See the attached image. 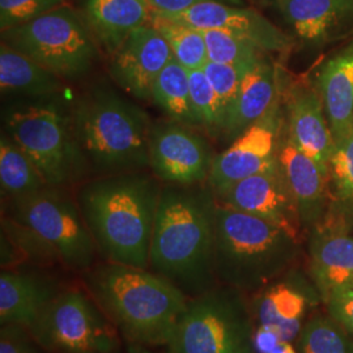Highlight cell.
Here are the masks:
<instances>
[{"instance_id": "obj_1", "label": "cell", "mask_w": 353, "mask_h": 353, "mask_svg": "<svg viewBox=\"0 0 353 353\" xmlns=\"http://www.w3.org/2000/svg\"><path fill=\"white\" fill-rule=\"evenodd\" d=\"M216 204L207 183H163L152 233L150 270L189 300L219 285L214 271Z\"/></svg>"}, {"instance_id": "obj_2", "label": "cell", "mask_w": 353, "mask_h": 353, "mask_svg": "<svg viewBox=\"0 0 353 353\" xmlns=\"http://www.w3.org/2000/svg\"><path fill=\"white\" fill-rule=\"evenodd\" d=\"M163 183L145 170L90 176L76 201L103 261L150 270V248Z\"/></svg>"}, {"instance_id": "obj_3", "label": "cell", "mask_w": 353, "mask_h": 353, "mask_svg": "<svg viewBox=\"0 0 353 353\" xmlns=\"http://www.w3.org/2000/svg\"><path fill=\"white\" fill-rule=\"evenodd\" d=\"M83 284L126 344L168 347L189 299L151 270L96 263Z\"/></svg>"}, {"instance_id": "obj_4", "label": "cell", "mask_w": 353, "mask_h": 353, "mask_svg": "<svg viewBox=\"0 0 353 353\" xmlns=\"http://www.w3.org/2000/svg\"><path fill=\"white\" fill-rule=\"evenodd\" d=\"M72 117L89 178L150 169L153 122L138 103L97 83L72 101Z\"/></svg>"}, {"instance_id": "obj_5", "label": "cell", "mask_w": 353, "mask_h": 353, "mask_svg": "<svg viewBox=\"0 0 353 353\" xmlns=\"http://www.w3.org/2000/svg\"><path fill=\"white\" fill-rule=\"evenodd\" d=\"M296 243L267 220L216 204L214 271L223 285L245 290L263 287L288 265Z\"/></svg>"}, {"instance_id": "obj_6", "label": "cell", "mask_w": 353, "mask_h": 353, "mask_svg": "<svg viewBox=\"0 0 353 353\" xmlns=\"http://www.w3.org/2000/svg\"><path fill=\"white\" fill-rule=\"evenodd\" d=\"M3 132L26 152L52 188L68 189L89 176L64 96L23 100L3 110Z\"/></svg>"}, {"instance_id": "obj_7", "label": "cell", "mask_w": 353, "mask_h": 353, "mask_svg": "<svg viewBox=\"0 0 353 353\" xmlns=\"http://www.w3.org/2000/svg\"><path fill=\"white\" fill-rule=\"evenodd\" d=\"M1 42L67 83L80 81L92 74L102 52L83 14L67 4L3 30Z\"/></svg>"}, {"instance_id": "obj_8", "label": "cell", "mask_w": 353, "mask_h": 353, "mask_svg": "<svg viewBox=\"0 0 353 353\" xmlns=\"http://www.w3.org/2000/svg\"><path fill=\"white\" fill-rule=\"evenodd\" d=\"M1 202V216L34 232L58 254L65 270L84 274L96 265V243L68 189L49 186Z\"/></svg>"}, {"instance_id": "obj_9", "label": "cell", "mask_w": 353, "mask_h": 353, "mask_svg": "<svg viewBox=\"0 0 353 353\" xmlns=\"http://www.w3.org/2000/svg\"><path fill=\"white\" fill-rule=\"evenodd\" d=\"M227 285L190 299L166 353H254L246 309Z\"/></svg>"}, {"instance_id": "obj_10", "label": "cell", "mask_w": 353, "mask_h": 353, "mask_svg": "<svg viewBox=\"0 0 353 353\" xmlns=\"http://www.w3.org/2000/svg\"><path fill=\"white\" fill-rule=\"evenodd\" d=\"M28 328L49 353H106L122 347L117 328L87 290L64 288Z\"/></svg>"}, {"instance_id": "obj_11", "label": "cell", "mask_w": 353, "mask_h": 353, "mask_svg": "<svg viewBox=\"0 0 353 353\" xmlns=\"http://www.w3.org/2000/svg\"><path fill=\"white\" fill-rule=\"evenodd\" d=\"M210 143L194 127L176 122L153 123L150 170L164 185L207 183L214 159Z\"/></svg>"}, {"instance_id": "obj_12", "label": "cell", "mask_w": 353, "mask_h": 353, "mask_svg": "<svg viewBox=\"0 0 353 353\" xmlns=\"http://www.w3.org/2000/svg\"><path fill=\"white\" fill-rule=\"evenodd\" d=\"M280 101L263 119L234 140L225 151L214 156L207 179V185L214 196L242 179L278 164L280 131H283Z\"/></svg>"}, {"instance_id": "obj_13", "label": "cell", "mask_w": 353, "mask_h": 353, "mask_svg": "<svg viewBox=\"0 0 353 353\" xmlns=\"http://www.w3.org/2000/svg\"><path fill=\"white\" fill-rule=\"evenodd\" d=\"M214 198L230 208L258 216L278 225L299 242L301 214L279 163L232 185Z\"/></svg>"}, {"instance_id": "obj_14", "label": "cell", "mask_w": 353, "mask_h": 353, "mask_svg": "<svg viewBox=\"0 0 353 353\" xmlns=\"http://www.w3.org/2000/svg\"><path fill=\"white\" fill-rule=\"evenodd\" d=\"M152 13L201 30H224L252 41L265 52H285L292 48V39L288 34L259 11L249 7L223 1H207L183 12Z\"/></svg>"}, {"instance_id": "obj_15", "label": "cell", "mask_w": 353, "mask_h": 353, "mask_svg": "<svg viewBox=\"0 0 353 353\" xmlns=\"http://www.w3.org/2000/svg\"><path fill=\"white\" fill-rule=\"evenodd\" d=\"M173 54L152 23L135 29L109 58V74L115 85L138 100H151L156 79Z\"/></svg>"}, {"instance_id": "obj_16", "label": "cell", "mask_w": 353, "mask_h": 353, "mask_svg": "<svg viewBox=\"0 0 353 353\" xmlns=\"http://www.w3.org/2000/svg\"><path fill=\"white\" fill-rule=\"evenodd\" d=\"M288 110V138L305 154L318 164L330 168L335 151L327 115L318 84L309 79L290 84L285 93Z\"/></svg>"}, {"instance_id": "obj_17", "label": "cell", "mask_w": 353, "mask_h": 353, "mask_svg": "<svg viewBox=\"0 0 353 353\" xmlns=\"http://www.w3.org/2000/svg\"><path fill=\"white\" fill-rule=\"evenodd\" d=\"M280 100L278 67L265 57L243 76L237 96L225 113L221 135L233 143L263 119Z\"/></svg>"}, {"instance_id": "obj_18", "label": "cell", "mask_w": 353, "mask_h": 353, "mask_svg": "<svg viewBox=\"0 0 353 353\" xmlns=\"http://www.w3.org/2000/svg\"><path fill=\"white\" fill-rule=\"evenodd\" d=\"M294 36L310 45L353 28V0H274Z\"/></svg>"}, {"instance_id": "obj_19", "label": "cell", "mask_w": 353, "mask_h": 353, "mask_svg": "<svg viewBox=\"0 0 353 353\" xmlns=\"http://www.w3.org/2000/svg\"><path fill=\"white\" fill-rule=\"evenodd\" d=\"M64 288L49 275L23 270H1L0 323L29 327L41 310Z\"/></svg>"}, {"instance_id": "obj_20", "label": "cell", "mask_w": 353, "mask_h": 353, "mask_svg": "<svg viewBox=\"0 0 353 353\" xmlns=\"http://www.w3.org/2000/svg\"><path fill=\"white\" fill-rule=\"evenodd\" d=\"M83 17L99 48L110 58L135 29L151 23L152 8L147 0H87Z\"/></svg>"}, {"instance_id": "obj_21", "label": "cell", "mask_w": 353, "mask_h": 353, "mask_svg": "<svg viewBox=\"0 0 353 353\" xmlns=\"http://www.w3.org/2000/svg\"><path fill=\"white\" fill-rule=\"evenodd\" d=\"M68 83L10 45H0L1 97L42 100L64 96Z\"/></svg>"}, {"instance_id": "obj_22", "label": "cell", "mask_w": 353, "mask_h": 353, "mask_svg": "<svg viewBox=\"0 0 353 353\" xmlns=\"http://www.w3.org/2000/svg\"><path fill=\"white\" fill-rule=\"evenodd\" d=\"M316 84L338 145L353 131V39L322 67Z\"/></svg>"}, {"instance_id": "obj_23", "label": "cell", "mask_w": 353, "mask_h": 353, "mask_svg": "<svg viewBox=\"0 0 353 353\" xmlns=\"http://www.w3.org/2000/svg\"><path fill=\"white\" fill-rule=\"evenodd\" d=\"M279 164L297 203L303 221H310L319 214L325 202L331 179L330 168L300 151L287 137L280 143Z\"/></svg>"}, {"instance_id": "obj_24", "label": "cell", "mask_w": 353, "mask_h": 353, "mask_svg": "<svg viewBox=\"0 0 353 353\" xmlns=\"http://www.w3.org/2000/svg\"><path fill=\"white\" fill-rule=\"evenodd\" d=\"M313 272L326 297L353 287V239L341 232H322L313 242Z\"/></svg>"}, {"instance_id": "obj_25", "label": "cell", "mask_w": 353, "mask_h": 353, "mask_svg": "<svg viewBox=\"0 0 353 353\" xmlns=\"http://www.w3.org/2000/svg\"><path fill=\"white\" fill-rule=\"evenodd\" d=\"M306 300L299 290L285 283H279L265 290L256 301L259 326L272 328L283 341H292L301 327Z\"/></svg>"}, {"instance_id": "obj_26", "label": "cell", "mask_w": 353, "mask_h": 353, "mask_svg": "<svg viewBox=\"0 0 353 353\" xmlns=\"http://www.w3.org/2000/svg\"><path fill=\"white\" fill-rule=\"evenodd\" d=\"M50 185L36 164L6 132L0 137V190L1 201L24 196Z\"/></svg>"}, {"instance_id": "obj_27", "label": "cell", "mask_w": 353, "mask_h": 353, "mask_svg": "<svg viewBox=\"0 0 353 353\" xmlns=\"http://www.w3.org/2000/svg\"><path fill=\"white\" fill-rule=\"evenodd\" d=\"M189 74V70L173 58L156 79L151 101L170 119L191 127H201L191 105Z\"/></svg>"}, {"instance_id": "obj_28", "label": "cell", "mask_w": 353, "mask_h": 353, "mask_svg": "<svg viewBox=\"0 0 353 353\" xmlns=\"http://www.w3.org/2000/svg\"><path fill=\"white\" fill-rule=\"evenodd\" d=\"M151 23L168 42L173 58L189 71L203 70L208 62L204 33L194 26L166 20L152 13Z\"/></svg>"}, {"instance_id": "obj_29", "label": "cell", "mask_w": 353, "mask_h": 353, "mask_svg": "<svg viewBox=\"0 0 353 353\" xmlns=\"http://www.w3.org/2000/svg\"><path fill=\"white\" fill-rule=\"evenodd\" d=\"M208 61L214 63L252 65L265 58V51L252 41L219 29L203 30Z\"/></svg>"}, {"instance_id": "obj_30", "label": "cell", "mask_w": 353, "mask_h": 353, "mask_svg": "<svg viewBox=\"0 0 353 353\" xmlns=\"http://www.w3.org/2000/svg\"><path fill=\"white\" fill-rule=\"evenodd\" d=\"M190 96L199 125L207 134L217 138L223 134L224 112L203 70L190 71Z\"/></svg>"}, {"instance_id": "obj_31", "label": "cell", "mask_w": 353, "mask_h": 353, "mask_svg": "<svg viewBox=\"0 0 353 353\" xmlns=\"http://www.w3.org/2000/svg\"><path fill=\"white\" fill-rule=\"evenodd\" d=\"M250 67L252 65L214 63L210 61L203 67V72L207 76L210 84L212 85L214 93L220 101L221 109L224 112V118H225L228 108L237 96L243 76L249 71Z\"/></svg>"}, {"instance_id": "obj_32", "label": "cell", "mask_w": 353, "mask_h": 353, "mask_svg": "<svg viewBox=\"0 0 353 353\" xmlns=\"http://www.w3.org/2000/svg\"><path fill=\"white\" fill-rule=\"evenodd\" d=\"M303 353H350L339 328L326 319H314L303 330Z\"/></svg>"}, {"instance_id": "obj_33", "label": "cell", "mask_w": 353, "mask_h": 353, "mask_svg": "<svg viewBox=\"0 0 353 353\" xmlns=\"http://www.w3.org/2000/svg\"><path fill=\"white\" fill-rule=\"evenodd\" d=\"M63 4L64 0H0V29L26 24Z\"/></svg>"}, {"instance_id": "obj_34", "label": "cell", "mask_w": 353, "mask_h": 353, "mask_svg": "<svg viewBox=\"0 0 353 353\" xmlns=\"http://www.w3.org/2000/svg\"><path fill=\"white\" fill-rule=\"evenodd\" d=\"M330 174L339 198L353 196V131L335 147L330 160Z\"/></svg>"}, {"instance_id": "obj_35", "label": "cell", "mask_w": 353, "mask_h": 353, "mask_svg": "<svg viewBox=\"0 0 353 353\" xmlns=\"http://www.w3.org/2000/svg\"><path fill=\"white\" fill-rule=\"evenodd\" d=\"M0 353H49L41 347L30 330L16 323L1 325Z\"/></svg>"}, {"instance_id": "obj_36", "label": "cell", "mask_w": 353, "mask_h": 353, "mask_svg": "<svg viewBox=\"0 0 353 353\" xmlns=\"http://www.w3.org/2000/svg\"><path fill=\"white\" fill-rule=\"evenodd\" d=\"M327 300L334 316L353 331V287L334 293Z\"/></svg>"}, {"instance_id": "obj_37", "label": "cell", "mask_w": 353, "mask_h": 353, "mask_svg": "<svg viewBox=\"0 0 353 353\" xmlns=\"http://www.w3.org/2000/svg\"><path fill=\"white\" fill-rule=\"evenodd\" d=\"M152 12L159 13H178L190 10L191 7H195L198 4L207 3V1H223L228 4H236L242 6V0H147Z\"/></svg>"}, {"instance_id": "obj_38", "label": "cell", "mask_w": 353, "mask_h": 353, "mask_svg": "<svg viewBox=\"0 0 353 353\" xmlns=\"http://www.w3.org/2000/svg\"><path fill=\"white\" fill-rule=\"evenodd\" d=\"M283 341L278 332L267 326H258L254 331L252 345L255 353L271 352Z\"/></svg>"}, {"instance_id": "obj_39", "label": "cell", "mask_w": 353, "mask_h": 353, "mask_svg": "<svg viewBox=\"0 0 353 353\" xmlns=\"http://www.w3.org/2000/svg\"><path fill=\"white\" fill-rule=\"evenodd\" d=\"M268 353H297L296 350L293 348V345L290 344V341H281L278 345Z\"/></svg>"}, {"instance_id": "obj_40", "label": "cell", "mask_w": 353, "mask_h": 353, "mask_svg": "<svg viewBox=\"0 0 353 353\" xmlns=\"http://www.w3.org/2000/svg\"><path fill=\"white\" fill-rule=\"evenodd\" d=\"M127 353H159L151 348L140 347V345H134V344H126Z\"/></svg>"}, {"instance_id": "obj_41", "label": "cell", "mask_w": 353, "mask_h": 353, "mask_svg": "<svg viewBox=\"0 0 353 353\" xmlns=\"http://www.w3.org/2000/svg\"><path fill=\"white\" fill-rule=\"evenodd\" d=\"M106 353H121V350H119V351H114V352H106Z\"/></svg>"}, {"instance_id": "obj_42", "label": "cell", "mask_w": 353, "mask_h": 353, "mask_svg": "<svg viewBox=\"0 0 353 353\" xmlns=\"http://www.w3.org/2000/svg\"><path fill=\"white\" fill-rule=\"evenodd\" d=\"M147 3H148V1H147Z\"/></svg>"}]
</instances>
